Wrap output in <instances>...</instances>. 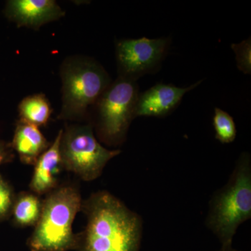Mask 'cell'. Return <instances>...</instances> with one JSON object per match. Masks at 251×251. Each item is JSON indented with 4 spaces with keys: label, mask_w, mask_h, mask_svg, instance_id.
Instances as JSON below:
<instances>
[{
    "label": "cell",
    "mask_w": 251,
    "mask_h": 251,
    "mask_svg": "<svg viewBox=\"0 0 251 251\" xmlns=\"http://www.w3.org/2000/svg\"><path fill=\"white\" fill-rule=\"evenodd\" d=\"M202 80L186 87L172 84L158 83L143 93H139L135 108L138 117H164L174 111L185 94L196 88Z\"/></svg>",
    "instance_id": "ba28073f"
},
{
    "label": "cell",
    "mask_w": 251,
    "mask_h": 251,
    "mask_svg": "<svg viewBox=\"0 0 251 251\" xmlns=\"http://www.w3.org/2000/svg\"><path fill=\"white\" fill-rule=\"evenodd\" d=\"M11 144L21 162L31 166L35 164L38 158L51 145L39 127L21 120L16 124L14 138Z\"/></svg>",
    "instance_id": "8fae6325"
},
{
    "label": "cell",
    "mask_w": 251,
    "mask_h": 251,
    "mask_svg": "<svg viewBox=\"0 0 251 251\" xmlns=\"http://www.w3.org/2000/svg\"><path fill=\"white\" fill-rule=\"evenodd\" d=\"M43 200L32 192H21L15 198L11 216L18 227L35 226L40 219Z\"/></svg>",
    "instance_id": "7c38bea8"
},
{
    "label": "cell",
    "mask_w": 251,
    "mask_h": 251,
    "mask_svg": "<svg viewBox=\"0 0 251 251\" xmlns=\"http://www.w3.org/2000/svg\"><path fill=\"white\" fill-rule=\"evenodd\" d=\"M62 130L49 148L36 161L29 188L39 196L48 195L58 187V176L63 168L60 154Z\"/></svg>",
    "instance_id": "30bf717a"
},
{
    "label": "cell",
    "mask_w": 251,
    "mask_h": 251,
    "mask_svg": "<svg viewBox=\"0 0 251 251\" xmlns=\"http://www.w3.org/2000/svg\"><path fill=\"white\" fill-rule=\"evenodd\" d=\"M170 38L123 39L117 41L115 55L119 76L137 81L159 69L171 45Z\"/></svg>",
    "instance_id": "52a82bcc"
},
{
    "label": "cell",
    "mask_w": 251,
    "mask_h": 251,
    "mask_svg": "<svg viewBox=\"0 0 251 251\" xmlns=\"http://www.w3.org/2000/svg\"><path fill=\"white\" fill-rule=\"evenodd\" d=\"M52 112L49 99L44 94L28 96L18 105L20 120L37 127L47 125Z\"/></svg>",
    "instance_id": "4fadbf2b"
},
{
    "label": "cell",
    "mask_w": 251,
    "mask_h": 251,
    "mask_svg": "<svg viewBox=\"0 0 251 251\" xmlns=\"http://www.w3.org/2000/svg\"><path fill=\"white\" fill-rule=\"evenodd\" d=\"M251 219V157L243 152L227 182L211 198L205 225L226 247L232 245L239 226Z\"/></svg>",
    "instance_id": "7a4b0ae2"
},
{
    "label": "cell",
    "mask_w": 251,
    "mask_h": 251,
    "mask_svg": "<svg viewBox=\"0 0 251 251\" xmlns=\"http://www.w3.org/2000/svg\"><path fill=\"white\" fill-rule=\"evenodd\" d=\"M14 151L11 143L0 140V166L14 161Z\"/></svg>",
    "instance_id": "e0dca14e"
},
{
    "label": "cell",
    "mask_w": 251,
    "mask_h": 251,
    "mask_svg": "<svg viewBox=\"0 0 251 251\" xmlns=\"http://www.w3.org/2000/svg\"><path fill=\"white\" fill-rule=\"evenodd\" d=\"M139 93L137 81L119 76L97 100V133L103 143L117 145L125 141L135 118Z\"/></svg>",
    "instance_id": "5b68a950"
},
{
    "label": "cell",
    "mask_w": 251,
    "mask_h": 251,
    "mask_svg": "<svg viewBox=\"0 0 251 251\" xmlns=\"http://www.w3.org/2000/svg\"><path fill=\"white\" fill-rule=\"evenodd\" d=\"M87 216L85 230L79 233L78 251H140L143 237L141 216L106 191L82 201Z\"/></svg>",
    "instance_id": "6da1fadb"
},
{
    "label": "cell",
    "mask_w": 251,
    "mask_h": 251,
    "mask_svg": "<svg viewBox=\"0 0 251 251\" xmlns=\"http://www.w3.org/2000/svg\"><path fill=\"white\" fill-rule=\"evenodd\" d=\"M60 75L62 103L59 120H78L85 116L111 83L108 73L99 62L80 56L66 59Z\"/></svg>",
    "instance_id": "277c9868"
},
{
    "label": "cell",
    "mask_w": 251,
    "mask_h": 251,
    "mask_svg": "<svg viewBox=\"0 0 251 251\" xmlns=\"http://www.w3.org/2000/svg\"><path fill=\"white\" fill-rule=\"evenodd\" d=\"M15 198L14 189L0 175V222L11 217Z\"/></svg>",
    "instance_id": "9a60e30c"
},
{
    "label": "cell",
    "mask_w": 251,
    "mask_h": 251,
    "mask_svg": "<svg viewBox=\"0 0 251 251\" xmlns=\"http://www.w3.org/2000/svg\"><path fill=\"white\" fill-rule=\"evenodd\" d=\"M4 14L18 27L39 29L44 25L58 21L65 12L54 0H10Z\"/></svg>",
    "instance_id": "9c48e42d"
},
{
    "label": "cell",
    "mask_w": 251,
    "mask_h": 251,
    "mask_svg": "<svg viewBox=\"0 0 251 251\" xmlns=\"http://www.w3.org/2000/svg\"><path fill=\"white\" fill-rule=\"evenodd\" d=\"M213 126L215 138L222 144L232 143L237 136V128L234 119L227 112L219 108L214 109Z\"/></svg>",
    "instance_id": "5bb4252c"
},
{
    "label": "cell",
    "mask_w": 251,
    "mask_h": 251,
    "mask_svg": "<svg viewBox=\"0 0 251 251\" xmlns=\"http://www.w3.org/2000/svg\"><path fill=\"white\" fill-rule=\"evenodd\" d=\"M231 47L235 52L238 69L245 74H251V38L240 44H232Z\"/></svg>",
    "instance_id": "2e32d148"
},
{
    "label": "cell",
    "mask_w": 251,
    "mask_h": 251,
    "mask_svg": "<svg viewBox=\"0 0 251 251\" xmlns=\"http://www.w3.org/2000/svg\"><path fill=\"white\" fill-rule=\"evenodd\" d=\"M82 198L72 185L58 186L43 200L40 219L28 240L30 251L77 250L80 234L73 232L72 226L81 210Z\"/></svg>",
    "instance_id": "3957f363"
},
{
    "label": "cell",
    "mask_w": 251,
    "mask_h": 251,
    "mask_svg": "<svg viewBox=\"0 0 251 251\" xmlns=\"http://www.w3.org/2000/svg\"><path fill=\"white\" fill-rule=\"evenodd\" d=\"M121 152L120 150H110L102 146L91 125L67 126L62 130L60 154L63 168L84 181L99 178L107 163Z\"/></svg>",
    "instance_id": "8992f818"
},
{
    "label": "cell",
    "mask_w": 251,
    "mask_h": 251,
    "mask_svg": "<svg viewBox=\"0 0 251 251\" xmlns=\"http://www.w3.org/2000/svg\"><path fill=\"white\" fill-rule=\"evenodd\" d=\"M219 251H239L237 249L232 248V246H226V247H221Z\"/></svg>",
    "instance_id": "ac0fdd59"
}]
</instances>
